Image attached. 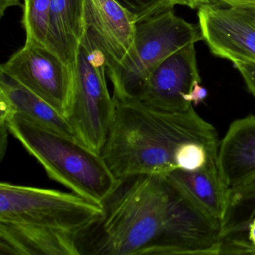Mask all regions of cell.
Returning a JSON list of instances; mask_svg holds the SVG:
<instances>
[{"instance_id": "cell-9", "label": "cell", "mask_w": 255, "mask_h": 255, "mask_svg": "<svg viewBox=\"0 0 255 255\" xmlns=\"http://www.w3.org/2000/svg\"><path fill=\"white\" fill-rule=\"evenodd\" d=\"M195 43L182 47L168 56L150 74L140 101L168 112L187 110L193 104L183 96L201 79L197 65Z\"/></svg>"}, {"instance_id": "cell-21", "label": "cell", "mask_w": 255, "mask_h": 255, "mask_svg": "<svg viewBox=\"0 0 255 255\" xmlns=\"http://www.w3.org/2000/svg\"><path fill=\"white\" fill-rule=\"evenodd\" d=\"M18 6L23 8V5L20 0H0V15H4L5 11L10 7Z\"/></svg>"}, {"instance_id": "cell-24", "label": "cell", "mask_w": 255, "mask_h": 255, "mask_svg": "<svg viewBox=\"0 0 255 255\" xmlns=\"http://www.w3.org/2000/svg\"><path fill=\"white\" fill-rule=\"evenodd\" d=\"M239 6L245 7V8H249V9L252 10V11H255V3L249 4V5H239Z\"/></svg>"}, {"instance_id": "cell-3", "label": "cell", "mask_w": 255, "mask_h": 255, "mask_svg": "<svg viewBox=\"0 0 255 255\" xmlns=\"http://www.w3.org/2000/svg\"><path fill=\"white\" fill-rule=\"evenodd\" d=\"M102 206L74 192L0 183V255H80Z\"/></svg>"}, {"instance_id": "cell-13", "label": "cell", "mask_w": 255, "mask_h": 255, "mask_svg": "<svg viewBox=\"0 0 255 255\" xmlns=\"http://www.w3.org/2000/svg\"><path fill=\"white\" fill-rule=\"evenodd\" d=\"M166 176L203 213L222 226L228 209L229 189L222 179L219 159L210 161L197 171L177 168Z\"/></svg>"}, {"instance_id": "cell-18", "label": "cell", "mask_w": 255, "mask_h": 255, "mask_svg": "<svg viewBox=\"0 0 255 255\" xmlns=\"http://www.w3.org/2000/svg\"><path fill=\"white\" fill-rule=\"evenodd\" d=\"M234 64L243 77L249 92L255 98V64L246 62H235Z\"/></svg>"}, {"instance_id": "cell-8", "label": "cell", "mask_w": 255, "mask_h": 255, "mask_svg": "<svg viewBox=\"0 0 255 255\" xmlns=\"http://www.w3.org/2000/svg\"><path fill=\"white\" fill-rule=\"evenodd\" d=\"M203 39L215 56L255 64V12L242 6L210 3L198 8Z\"/></svg>"}, {"instance_id": "cell-16", "label": "cell", "mask_w": 255, "mask_h": 255, "mask_svg": "<svg viewBox=\"0 0 255 255\" xmlns=\"http://www.w3.org/2000/svg\"><path fill=\"white\" fill-rule=\"evenodd\" d=\"M52 0H24L21 23L26 40L47 45V23Z\"/></svg>"}, {"instance_id": "cell-19", "label": "cell", "mask_w": 255, "mask_h": 255, "mask_svg": "<svg viewBox=\"0 0 255 255\" xmlns=\"http://www.w3.org/2000/svg\"><path fill=\"white\" fill-rule=\"evenodd\" d=\"M207 95H208V92L207 89L201 86L200 83H195L190 92L183 96V99L186 102L194 104L193 106H198V104L205 101Z\"/></svg>"}, {"instance_id": "cell-4", "label": "cell", "mask_w": 255, "mask_h": 255, "mask_svg": "<svg viewBox=\"0 0 255 255\" xmlns=\"http://www.w3.org/2000/svg\"><path fill=\"white\" fill-rule=\"evenodd\" d=\"M8 132L42 165L50 179L102 206L119 184L102 155L77 140L41 128L18 115L6 122Z\"/></svg>"}, {"instance_id": "cell-22", "label": "cell", "mask_w": 255, "mask_h": 255, "mask_svg": "<svg viewBox=\"0 0 255 255\" xmlns=\"http://www.w3.org/2000/svg\"><path fill=\"white\" fill-rule=\"evenodd\" d=\"M248 240L255 247V217L252 219L248 227Z\"/></svg>"}, {"instance_id": "cell-12", "label": "cell", "mask_w": 255, "mask_h": 255, "mask_svg": "<svg viewBox=\"0 0 255 255\" xmlns=\"http://www.w3.org/2000/svg\"><path fill=\"white\" fill-rule=\"evenodd\" d=\"M0 122L18 115L32 123L77 140L71 124L63 115L33 92L1 73Z\"/></svg>"}, {"instance_id": "cell-17", "label": "cell", "mask_w": 255, "mask_h": 255, "mask_svg": "<svg viewBox=\"0 0 255 255\" xmlns=\"http://www.w3.org/2000/svg\"><path fill=\"white\" fill-rule=\"evenodd\" d=\"M124 9L126 10L135 22L150 17L153 14L168 8H174L175 5L187 6L186 0H115Z\"/></svg>"}, {"instance_id": "cell-7", "label": "cell", "mask_w": 255, "mask_h": 255, "mask_svg": "<svg viewBox=\"0 0 255 255\" xmlns=\"http://www.w3.org/2000/svg\"><path fill=\"white\" fill-rule=\"evenodd\" d=\"M73 70L45 44L26 39L24 46L1 65L0 72L65 117L72 95Z\"/></svg>"}, {"instance_id": "cell-2", "label": "cell", "mask_w": 255, "mask_h": 255, "mask_svg": "<svg viewBox=\"0 0 255 255\" xmlns=\"http://www.w3.org/2000/svg\"><path fill=\"white\" fill-rule=\"evenodd\" d=\"M114 99V119L101 154L119 180L139 174L167 175L177 169L176 153L185 143L219 150L216 128L193 105L168 112L140 100Z\"/></svg>"}, {"instance_id": "cell-5", "label": "cell", "mask_w": 255, "mask_h": 255, "mask_svg": "<svg viewBox=\"0 0 255 255\" xmlns=\"http://www.w3.org/2000/svg\"><path fill=\"white\" fill-rule=\"evenodd\" d=\"M199 25L168 8L135 23L133 53L122 63L108 65L117 100L139 99L150 74L168 56L191 43L202 41Z\"/></svg>"}, {"instance_id": "cell-15", "label": "cell", "mask_w": 255, "mask_h": 255, "mask_svg": "<svg viewBox=\"0 0 255 255\" xmlns=\"http://www.w3.org/2000/svg\"><path fill=\"white\" fill-rule=\"evenodd\" d=\"M255 217V180L244 186L229 189L225 219L221 226V239L248 242V227Z\"/></svg>"}, {"instance_id": "cell-6", "label": "cell", "mask_w": 255, "mask_h": 255, "mask_svg": "<svg viewBox=\"0 0 255 255\" xmlns=\"http://www.w3.org/2000/svg\"><path fill=\"white\" fill-rule=\"evenodd\" d=\"M108 61L86 31L74 66V83L66 119L82 144L101 154L116 111L107 83Z\"/></svg>"}, {"instance_id": "cell-14", "label": "cell", "mask_w": 255, "mask_h": 255, "mask_svg": "<svg viewBox=\"0 0 255 255\" xmlns=\"http://www.w3.org/2000/svg\"><path fill=\"white\" fill-rule=\"evenodd\" d=\"M85 33L84 0H52L47 46L73 69Z\"/></svg>"}, {"instance_id": "cell-20", "label": "cell", "mask_w": 255, "mask_h": 255, "mask_svg": "<svg viewBox=\"0 0 255 255\" xmlns=\"http://www.w3.org/2000/svg\"><path fill=\"white\" fill-rule=\"evenodd\" d=\"M210 1L212 3L221 4V5H230V6H239V5L255 3V0H210Z\"/></svg>"}, {"instance_id": "cell-10", "label": "cell", "mask_w": 255, "mask_h": 255, "mask_svg": "<svg viewBox=\"0 0 255 255\" xmlns=\"http://www.w3.org/2000/svg\"><path fill=\"white\" fill-rule=\"evenodd\" d=\"M84 19L108 65L122 63L133 53L136 22L116 1L84 0Z\"/></svg>"}, {"instance_id": "cell-23", "label": "cell", "mask_w": 255, "mask_h": 255, "mask_svg": "<svg viewBox=\"0 0 255 255\" xmlns=\"http://www.w3.org/2000/svg\"><path fill=\"white\" fill-rule=\"evenodd\" d=\"M187 6L191 8H199L207 4L212 3L210 0H186Z\"/></svg>"}, {"instance_id": "cell-1", "label": "cell", "mask_w": 255, "mask_h": 255, "mask_svg": "<svg viewBox=\"0 0 255 255\" xmlns=\"http://www.w3.org/2000/svg\"><path fill=\"white\" fill-rule=\"evenodd\" d=\"M102 207L80 255H220V225L166 175L122 179Z\"/></svg>"}, {"instance_id": "cell-11", "label": "cell", "mask_w": 255, "mask_h": 255, "mask_svg": "<svg viewBox=\"0 0 255 255\" xmlns=\"http://www.w3.org/2000/svg\"><path fill=\"white\" fill-rule=\"evenodd\" d=\"M219 166L228 189L255 180V116L237 119L219 144Z\"/></svg>"}]
</instances>
